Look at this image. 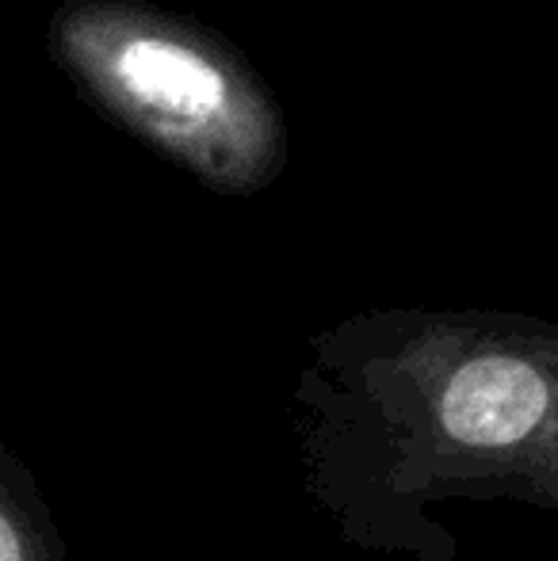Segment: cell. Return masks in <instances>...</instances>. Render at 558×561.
Returning <instances> with one entry per match:
<instances>
[{"label": "cell", "instance_id": "1", "mask_svg": "<svg viewBox=\"0 0 558 561\" xmlns=\"http://www.w3.org/2000/svg\"><path fill=\"white\" fill-rule=\"evenodd\" d=\"M306 493L341 539L447 561L436 501L558 516V321L395 306L310 336L295 390Z\"/></svg>", "mask_w": 558, "mask_h": 561}, {"label": "cell", "instance_id": "2", "mask_svg": "<svg viewBox=\"0 0 558 561\" xmlns=\"http://www.w3.org/2000/svg\"><path fill=\"white\" fill-rule=\"evenodd\" d=\"M46 58L104 123L215 195L249 199L287 172L291 130L261 69L200 15L149 0H61Z\"/></svg>", "mask_w": 558, "mask_h": 561}, {"label": "cell", "instance_id": "3", "mask_svg": "<svg viewBox=\"0 0 558 561\" xmlns=\"http://www.w3.org/2000/svg\"><path fill=\"white\" fill-rule=\"evenodd\" d=\"M0 561H66V542L35 473L0 444Z\"/></svg>", "mask_w": 558, "mask_h": 561}]
</instances>
